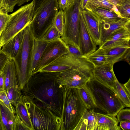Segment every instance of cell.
<instances>
[{"label":"cell","instance_id":"36","mask_svg":"<svg viewBox=\"0 0 130 130\" xmlns=\"http://www.w3.org/2000/svg\"><path fill=\"white\" fill-rule=\"evenodd\" d=\"M11 16L0 10V33L4 30Z\"/></svg>","mask_w":130,"mask_h":130},{"label":"cell","instance_id":"27","mask_svg":"<svg viewBox=\"0 0 130 130\" xmlns=\"http://www.w3.org/2000/svg\"><path fill=\"white\" fill-rule=\"evenodd\" d=\"M87 59L92 63L94 67L106 63V59L104 51L99 48L93 53L86 56Z\"/></svg>","mask_w":130,"mask_h":130},{"label":"cell","instance_id":"17","mask_svg":"<svg viewBox=\"0 0 130 130\" xmlns=\"http://www.w3.org/2000/svg\"><path fill=\"white\" fill-rule=\"evenodd\" d=\"M97 123V130H121L119 121L116 117L94 112Z\"/></svg>","mask_w":130,"mask_h":130},{"label":"cell","instance_id":"9","mask_svg":"<svg viewBox=\"0 0 130 130\" xmlns=\"http://www.w3.org/2000/svg\"><path fill=\"white\" fill-rule=\"evenodd\" d=\"M58 9L57 0H46L40 6L30 23L35 38L40 37L53 25Z\"/></svg>","mask_w":130,"mask_h":130},{"label":"cell","instance_id":"2","mask_svg":"<svg viewBox=\"0 0 130 130\" xmlns=\"http://www.w3.org/2000/svg\"><path fill=\"white\" fill-rule=\"evenodd\" d=\"M35 38L30 23L24 29L21 45L17 55L13 59L18 84L21 90L32 75V54Z\"/></svg>","mask_w":130,"mask_h":130},{"label":"cell","instance_id":"11","mask_svg":"<svg viewBox=\"0 0 130 130\" xmlns=\"http://www.w3.org/2000/svg\"><path fill=\"white\" fill-rule=\"evenodd\" d=\"M130 24L113 31L99 48L103 50L130 44Z\"/></svg>","mask_w":130,"mask_h":130},{"label":"cell","instance_id":"43","mask_svg":"<svg viewBox=\"0 0 130 130\" xmlns=\"http://www.w3.org/2000/svg\"><path fill=\"white\" fill-rule=\"evenodd\" d=\"M59 10H63L67 6V0H57Z\"/></svg>","mask_w":130,"mask_h":130},{"label":"cell","instance_id":"49","mask_svg":"<svg viewBox=\"0 0 130 130\" xmlns=\"http://www.w3.org/2000/svg\"><path fill=\"white\" fill-rule=\"evenodd\" d=\"M1 33H2V32L0 33V37L1 35Z\"/></svg>","mask_w":130,"mask_h":130},{"label":"cell","instance_id":"44","mask_svg":"<svg viewBox=\"0 0 130 130\" xmlns=\"http://www.w3.org/2000/svg\"><path fill=\"white\" fill-rule=\"evenodd\" d=\"M115 5L117 7L125 0H107Z\"/></svg>","mask_w":130,"mask_h":130},{"label":"cell","instance_id":"12","mask_svg":"<svg viewBox=\"0 0 130 130\" xmlns=\"http://www.w3.org/2000/svg\"><path fill=\"white\" fill-rule=\"evenodd\" d=\"M79 51L83 56H87L96 50V46L85 25L81 10L79 14Z\"/></svg>","mask_w":130,"mask_h":130},{"label":"cell","instance_id":"19","mask_svg":"<svg viewBox=\"0 0 130 130\" xmlns=\"http://www.w3.org/2000/svg\"><path fill=\"white\" fill-rule=\"evenodd\" d=\"M5 79V90L19 85L16 68L13 58H9L2 71Z\"/></svg>","mask_w":130,"mask_h":130},{"label":"cell","instance_id":"23","mask_svg":"<svg viewBox=\"0 0 130 130\" xmlns=\"http://www.w3.org/2000/svg\"><path fill=\"white\" fill-rule=\"evenodd\" d=\"M89 11L96 20L116 21L119 20L122 18L120 14L114 11L101 8H98Z\"/></svg>","mask_w":130,"mask_h":130},{"label":"cell","instance_id":"37","mask_svg":"<svg viewBox=\"0 0 130 130\" xmlns=\"http://www.w3.org/2000/svg\"><path fill=\"white\" fill-rule=\"evenodd\" d=\"M14 130H30L17 115L15 116Z\"/></svg>","mask_w":130,"mask_h":130},{"label":"cell","instance_id":"34","mask_svg":"<svg viewBox=\"0 0 130 130\" xmlns=\"http://www.w3.org/2000/svg\"><path fill=\"white\" fill-rule=\"evenodd\" d=\"M116 116L118 121L119 122L125 121H130V108H123L121 109Z\"/></svg>","mask_w":130,"mask_h":130},{"label":"cell","instance_id":"46","mask_svg":"<svg viewBox=\"0 0 130 130\" xmlns=\"http://www.w3.org/2000/svg\"><path fill=\"white\" fill-rule=\"evenodd\" d=\"M89 0H80V6L82 10L85 9L86 5Z\"/></svg>","mask_w":130,"mask_h":130},{"label":"cell","instance_id":"6","mask_svg":"<svg viewBox=\"0 0 130 130\" xmlns=\"http://www.w3.org/2000/svg\"><path fill=\"white\" fill-rule=\"evenodd\" d=\"M22 100L27 110L34 130H60L61 118L50 110L37 105L28 97Z\"/></svg>","mask_w":130,"mask_h":130},{"label":"cell","instance_id":"48","mask_svg":"<svg viewBox=\"0 0 130 130\" xmlns=\"http://www.w3.org/2000/svg\"><path fill=\"white\" fill-rule=\"evenodd\" d=\"M0 130H2V125H1V116L0 113Z\"/></svg>","mask_w":130,"mask_h":130},{"label":"cell","instance_id":"16","mask_svg":"<svg viewBox=\"0 0 130 130\" xmlns=\"http://www.w3.org/2000/svg\"><path fill=\"white\" fill-rule=\"evenodd\" d=\"M81 11L85 24L92 39L96 46H100V34L98 21L88 10L85 9Z\"/></svg>","mask_w":130,"mask_h":130},{"label":"cell","instance_id":"40","mask_svg":"<svg viewBox=\"0 0 130 130\" xmlns=\"http://www.w3.org/2000/svg\"><path fill=\"white\" fill-rule=\"evenodd\" d=\"M34 7L32 17L36 11L40 6L46 0H34Z\"/></svg>","mask_w":130,"mask_h":130},{"label":"cell","instance_id":"8","mask_svg":"<svg viewBox=\"0 0 130 130\" xmlns=\"http://www.w3.org/2000/svg\"><path fill=\"white\" fill-rule=\"evenodd\" d=\"M80 0H75L63 10L64 28L61 38L67 44L79 50Z\"/></svg>","mask_w":130,"mask_h":130},{"label":"cell","instance_id":"45","mask_svg":"<svg viewBox=\"0 0 130 130\" xmlns=\"http://www.w3.org/2000/svg\"><path fill=\"white\" fill-rule=\"evenodd\" d=\"M122 85L128 93L130 95V78L127 82Z\"/></svg>","mask_w":130,"mask_h":130},{"label":"cell","instance_id":"13","mask_svg":"<svg viewBox=\"0 0 130 130\" xmlns=\"http://www.w3.org/2000/svg\"><path fill=\"white\" fill-rule=\"evenodd\" d=\"M113 67V65L107 63L94 67L93 77L103 84L115 89V83L117 78Z\"/></svg>","mask_w":130,"mask_h":130},{"label":"cell","instance_id":"39","mask_svg":"<svg viewBox=\"0 0 130 130\" xmlns=\"http://www.w3.org/2000/svg\"><path fill=\"white\" fill-rule=\"evenodd\" d=\"M67 45L69 52L77 57H80L83 56L80 51L77 48L74 46L67 44Z\"/></svg>","mask_w":130,"mask_h":130},{"label":"cell","instance_id":"21","mask_svg":"<svg viewBox=\"0 0 130 130\" xmlns=\"http://www.w3.org/2000/svg\"><path fill=\"white\" fill-rule=\"evenodd\" d=\"M48 42L35 38V39L32 54L31 69L32 75L35 73Z\"/></svg>","mask_w":130,"mask_h":130},{"label":"cell","instance_id":"14","mask_svg":"<svg viewBox=\"0 0 130 130\" xmlns=\"http://www.w3.org/2000/svg\"><path fill=\"white\" fill-rule=\"evenodd\" d=\"M130 49L129 44L103 50L105 54L106 63L113 65L116 63L123 60L126 61L129 64Z\"/></svg>","mask_w":130,"mask_h":130},{"label":"cell","instance_id":"50","mask_svg":"<svg viewBox=\"0 0 130 130\" xmlns=\"http://www.w3.org/2000/svg\"><path fill=\"white\" fill-rule=\"evenodd\" d=\"M1 0H0V3H1Z\"/></svg>","mask_w":130,"mask_h":130},{"label":"cell","instance_id":"7","mask_svg":"<svg viewBox=\"0 0 130 130\" xmlns=\"http://www.w3.org/2000/svg\"><path fill=\"white\" fill-rule=\"evenodd\" d=\"M34 1L21 7L11 16L0 37V50L30 23L32 18Z\"/></svg>","mask_w":130,"mask_h":130},{"label":"cell","instance_id":"25","mask_svg":"<svg viewBox=\"0 0 130 130\" xmlns=\"http://www.w3.org/2000/svg\"><path fill=\"white\" fill-rule=\"evenodd\" d=\"M98 8L111 10L120 14L117 7L107 0H89L85 9L91 11Z\"/></svg>","mask_w":130,"mask_h":130},{"label":"cell","instance_id":"32","mask_svg":"<svg viewBox=\"0 0 130 130\" xmlns=\"http://www.w3.org/2000/svg\"><path fill=\"white\" fill-rule=\"evenodd\" d=\"M54 25L62 36L64 25L63 10H59L58 11L55 18Z\"/></svg>","mask_w":130,"mask_h":130},{"label":"cell","instance_id":"3","mask_svg":"<svg viewBox=\"0 0 130 130\" xmlns=\"http://www.w3.org/2000/svg\"><path fill=\"white\" fill-rule=\"evenodd\" d=\"M63 103L60 130H74L86 108L78 88L63 86Z\"/></svg>","mask_w":130,"mask_h":130},{"label":"cell","instance_id":"28","mask_svg":"<svg viewBox=\"0 0 130 130\" xmlns=\"http://www.w3.org/2000/svg\"><path fill=\"white\" fill-rule=\"evenodd\" d=\"M114 88L118 96L125 107L130 106V95L127 92L123 85L116 79L114 84Z\"/></svg>","mask_w":130,"mask_h":130},{"label":"cell","instance_id":"35","mask_svg":"<svg viewBox=\"0 0 130 130\" xmlns=\"http://www.w3.org/2000/svg\"><path fill=\"white\" fill-rule=\"evenodd\" d=\"M0 101L12 112H15V108L10 102L5 90L0 91Z\"/></svg>","mask_w":130,"mask_h":130},{"label":"cell","instance_id":"42","mask_svg":"<svg viewBox=\"0 0 130 130\" xmlns=\"http://www.w3.org/2000/svg\"><path fill=\"white\" fill-rule=\"evenodd\" d=\"M5 90V79L2 71H0V91Z\"/></svg>","mask_w":130,"mask_h":130},{"label":"cell","instance_id":"41","mask_svg":"<svg viewBox=\"0 0 130 130\" xmlns=\"http://www.w3.org/2000/svg\"><path fill=\"white\" fill-rule=\"evenodd\" d=\"M120 122V127L123 130H130V121H124Z\"/></svg>","mask_w":130,"mask_h":130},{"label":"cell","instance_id":"29","mask_svg":"<svg viewBox=\"0 0 130 130\" xmlns=\"http://www.w3.org/2000/svg\"><path fill=\"white\" fill-rule=\"evenodd\" d=\"M61 35L53 24L47 29L41 37L36 39L49 42L58 40L61 38Z\"/></svg>","mask_w":130,"mask_h":130},{"label":"cell","instance_id":"15","mask_svg":"<svg viewBox=\"0 0 130 130\" xmlns=\"http://www.w3.org/2000/svg\"><path fill=\"white\" fill-rule=\"evenodd\" d=\"M96 20L99 24L101 45L105 41L113 31L130 24V19L123 17L119 20L116 21L102 19Z\"/></svg>","mask_w":130,"mask_h":130},{"label":"cell","instance_id":"38","mask_svg":"<svg viewBox=\"0 0 130 130\" xmlns=\"http://www.w3.org/2000/svg\"><path fill=\"white\" fill-rule=\"evenodd\" d=\"M9 58L7 55L0 50V71H3Z\"/></svg>","mask_w":130,"mask_h":130},{"label":"cell","instance_id":"24","mask_svg":"<svg viewBox=\"0 0 130 130\" xmlns=\"http://www.w3.org/2000/svg\"><path fill=\"white\" fill-rule=\"evenodd\" d=\"M16 115L30 130H34L27 110L22 99L14 105Z\"/></svg>","mask_w":130,"mask_h":130},{"label":"cell","instance_id":"4","mask_svg":"<svg viewBox=\"0 0 130 130\" xmlns=\"http://www.w3.org/2000/svg\"><path fill=\"white\" fill-rule=\"evenodd\" d=\"M98 108L109 116L116 117L125 106L115 89L109 87L94 77L86 84Z\"/></svg>","mask_w":130,"mask_h":130},{"label":"cell","instance_id":"1","mask_svg":"<svg viewBox=\"0 0 130 130\" xmlns=\"http://www.w3.org/2000/svg\"><path fill=\"white\" fill-rule=\"evenodd\" d=\"M58 72H39L32 75L22 89V95L37 105L47 108L61 117L63 103V86L58 83Z\"/></svg>","mask_w":130,"mask_h":130},{"label":"cell","instance_id":"33","mask_svg":"<svg viewBox=\"0 0 130 130\" xmlns=\"http://www.w3.org/2000/svg\"><path fill=\"white\" fill-rule=\"evenodd\" d=\"M117 8L122 17L130 19V0H125Z\"/></svg>","mask_w":130,"mask_h":130},{"label":"cell","instance_id":"30","mask_svg":"<svg viewBox=\"0 0 130 130\" xmlns=\"http://www.w3.org/2000/svg\"><path fill=\"white\" fill-rule=\"evenodd\" d=\"M30 0H1L0 10L8 13L12 12L15 6H20Z\"/></svg>","mask_w":130,"mask_h":130},{"label":"cell","instance_id":"47","mask_svg":"<svg viewBox=\"0 0 130 130\" xmlns=\"http://www.w3.org/2000/svg\"><path fill=\"white\" fill-rule=\"evenodd\" d=\"M75 0H67V6H68L72 4L74 2Z\"/></svg>","mask_w":130,"mask_h":130},{"label":"cell","instance_id":"20","mask_svg":"<svg viewBox=\"0 0 130 130\" xmlns=\"http://www.w3.org/2000/svg\"><path fill=\"white\" fill-rule=\"evenodd\" d=\"M23 29L22 30L4 45L1 49L9 58L13 59L19 50L23 40Z\"/></svg>","mask_w":130,"mask_h":130},{"label":"cell","instance_id":"10","mask_svg":"<svg viewBox=\"0 0 130 130\" xmlns=\"http://www.w3.org/2000/svg\"><path fill=\"white\" fill-rule=\"evenodd\" d=\"M68 52L67 44L61 38L48 42L34 74L39 72L43 68Z\"/></svg>","mask_w":130,"mask_h":130},{"label":"cell","instance_id":"31","mask_svg":"<svg viewBox=\"0 0 130 130\" xmlns=\"http://www.w3.org/2000/svg\"><path fill=\"white\" fill-rule=\"evenodd\" d=\"M6 91L7 97L12 104L14 105L22 99L23 95L19 85L11 87Z\"/></svg>","mask_w":130,"mask_h":130},{"label":"cell","instance_id":"26","mask_svg":"<svg viewBox=\"0 0 130 130\" xmlns=\"http://www.w3.org/2000/svg\"><path fill=\"white\" fill-rule=\"evenodd\" d=\"M78 89L79 96L87 109L97 108L93 95L86 85Z\"/></svg>","mask_w":130,"mask_h":130},{"label":"cell","instance_id":"5","mask_svg":"<svg viewBox=\"0 0 130 130\" xmlns=\"http://www.w3.org/2000/svg\"><path fill=\"white\" fill-rule=\"evenodd\" d=\"M94 66L85 56L78 57L70 69L58 72L56 76L57 82L62 86L79 88L86 85L93 78Z\"/></svg>","mask_w":130,"mask_h":130},{"label":"cell","instance_id":"18","mask_svg":"<svg viewBox=\"0 0 130 130\" xmlns=\"http://www.w3.org/2000/svg\"><path fill=\"white\" fill-rule=\"evenodd\" d=\"M94 109L86 108L74 130H97V123Z\"/></svg>","mask_w":130,"mask_h":130},{"label":"cell","instance_id":"22","mask_svg":"<svg viewBox=\"0 0 130 130\" xmlns=\"http://www.w3.org/2000/svg\"><path fill=\"white\" fill-rule=\"evenodd\" d=\"M2 130H14L15 112H12L0 101Z\"/></svg>","mask_w":130,"mask_h":130}]
</instances>
